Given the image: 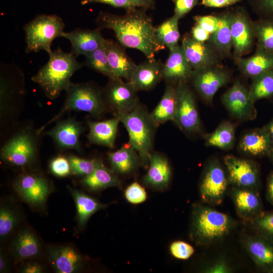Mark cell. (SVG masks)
<instances>
[{"mask_svg":"<svg viewBox=\"0 0 273 273\" xmlns=\"http://www.w3.org/2000/svg\"><path fill=\"white\" fill-rule=\"evenodd\" d=\"M192 216L191 235L199 244H207L222 238L231 227L227 215L211 208L197 206Z\"/></svg>","mask_w":273,"mask_h":273,"instance_id":"6","label":"cell"},{"mask_svg":"<svg viewBox=\"0 0 273 273\" xmlns=\"http://www.w3.org/2000/svg\"><path fill=\"white\" fill-rule=\"evenodd\" d=\"M230 78L229 71L216 65L193 70L190 79L201 98L210 103L218 90L228 82Z\"/></svg>","mask_w":273,"mask_h":273,"instance_id":"9","label":"cell"},{"mask_svg":"<svg viewBox=\"0 0 273 273\" xmlns=\"http://www.w3.org/2000/svg\"><path fill=\"white\" fill-rule=\"evenodd\" d=\"M18 215L14 210L7 205L0 208V237L5 239L14 230L18 222Z\"/></svg>","mask_w":273,"mask_h":273,"instance_id":"41","label":"cell"},{"mask_svg":"<svg viewBox=\"0 0 273 273\" xmlns=\"http://www.w3.org/2000/svg\"><path fill=\"white\" fill-rule=\"evenodd\" d=\"M221 100L231 114L238 119L253 120L256 116L254 103L250 98L249 90L239 80L223 94Z\"/></svg>","mask_w":273,"mask_h":273,"instance_id":"13","label":"cell"},{"mask_svg":"<svg viewBox=\"0 0 273 273\" xmlns=\"http://www.w3.org/2000/svg\"><path fill=\"white\" fill-rule=\"evenodd\" d=\"M242 0H201L200 4L210 8H221L232 6Z\"/></svg>","mask_w":273,"mask_h":273,"instance_id":"50","label":"cell"},{"mask_svg":"<svg viewBox=\"0 0 273 273\" xmlns=\"http://www.w3.org/2000/svg\"><path fill=\"white\" fill-rule=\"evenodd\" d=\"M235 139V127L227 121L220 124L212 133L205 136L206 145L225 150L232 148Z\"/></svg>","mask_w":273,"mask_h":273,"instance_id":"34","label":"cell"},{"mask_svg":"<svg viewBox=\"0 0 273 273\" xmlns=\"http://www.w3.org/2000/svg\"><path fill=\"white\" fill-rule=\"evenodd\" d=\"M193 70L219 65L220 58L206 42L195 40L191 34H185L180 44Z\"/></svg>","mask_w":273,"mask_h":273,"instance_id":"14","label":"cell"},{"mask_svg":"<svg viewBox=\"0 0 273 273\" xmlns=\"http://www.w3.org/2000/svg\"><path fill=\"white\" fill-rule=\"evenodd\" d=\"M179 19L173 15L155 28L156 37L158 42L169 51L178 44L180 33Z\"/></svg>","mask_w":273,"mask_h":273,"instance_id":"33","label":"cell"},{"mask_svg":"<svg viewBox=\"0 0 273 273\" xmlns=\"http://www.w3.org/2000/svg\"><path fill=\"white\" fill-rule=\"evenodd\" d=\"M137 91L122 79H109L103 91L106 105L114 114H123L132 110L140 103Z\"/></svg>","mask_w":273,"mask_h":273,"instance_id":"10","label":"cell"},{"mask_svg":"<svg viewBox=\"0 0 273 273\" xmlns=\"http://www.w3.org/2000/svg\"><path fill=\"white\" fill-rule=\"evenodd\" d=\"M256 224L262 233L273 237V213L259 217L256 221Z\"/></svg>","mask_w":273,"mask_h":273,"instance_id":"49","label":"cell"},{"mask_svg":"<svg viewBox=\"0 0 273 273\" xmlns=\"http://www.w3.org/2000/svg\"><path fill=\"white\" fill-rule=\"evenodd\" d=\"M249 90L250 99L254 103L260 99L273 96V69L252 79Z\"/></svg>","mask_w":273,"mask_h":273,"instance_id":"37","label":"cell"},{"mask_svg":"<svg viewBox=\"0 0 273 273\" xmlns=\"http://www.w3.org/2000/svg\"><path fill=\"white\" fill-rule=\"evenodd\" d=\"M69 190L76 205L77 220L79 228L82 229L85 225L93 214L108 206L77 189L69 188Z\"/></svg>","mask_w":273,"mask_h":273,"instance_id":"32","label":"cell"},{"mask_svg":"<svg viewBox=\"0 0 273 273\" xmlns=\"http://www.w3.org/2000/svg\"><path fill=\"white\" fill-rule=\"evenodd\" d=\"M228 185L225 173L216 161L207 167L200 184V194L205 201L218 204L221 200Z\"/></svg>","mask_w":273,"mask_h":273,"instance_id":"15","label":"cell"},{"mask_svg":"<svg viewBox=\"0 0 273 273\" xmlns=\"http://www.w3.org/2000/svg\"><path fill=\"white\" fill-rule=\"evenodd\" d=\"M84 128L78 121L68 118L59 121L51 130L47 132L62 149L81 150L79 138Z\"/></svg>","mask_w":273,"mask_h":273,"instance_id":"20","label":"cell"},{"mask_svg":"<svg viewBox=\"0 0 273 273\" xmlns=\"http://www.w3.org/2000/svg\"><path fill=\"white\" fill-rule=\"evenodd\" d=\"M163 63L148 60L136 65L128 81L136 91L149 90L163 79Z\"/></svg>","mask_w":273,"mask_h":273,"instance_id":"19","label":"cell"},{"mask_svg":"<svg viewBox=\"0 0 273 273\" xmlns=\"http://www.w3.org/2000/svg\"><path fill=\"white\" fill-rule=\"evenodd\" d=\"M36 144L33 136L26 132L13 137L2 148V158L13 165L24 167L34 159Z\"/></svg>","mask_w":273,"mask_h":273,"instance_id":"12","label":"cell"},{"mask_svg":"<svg viewBox=\"0 0 273 273\" xmlns=\"http://www.w3.org/2000/svg\"><path fill=\"white\" fill-rule=\"evenodd\" d=\"M81 183L86 189L94 192L121 186V181L116 174L105 166L101 161L91 174L83 177Z\"/></svg>","mask_w":273,"mask_h":273,"instance_id":"31","label":"cell"},{"mask_svg":"<svg viewBox=\"0 0 273 273\" xmlns=\"http://www.w3.org/2000/svg\"><path fill=\"white\" fill-rule=\"evenodd\" d=\"M87 138L94 144L113 148L116 138L119 120L116 117L101 121H87Z\"/></svg>","mask_w":273,"mask_h":273,"instance_id":"25","label":"cell"},{"mask_svg":"<svg viewBox=\"0 0 273 273\" xmlns=\"http://www.w3.org/2000/svg\"><path fill=\"white\" fill-rule=\"evenodd\" d=\"M233 10L217 14L218 25L206 42L217 53L221 59L229 57L233 49L231 26Z\"/></svg>","mask_w":273,"mask_h":273,"instance_id":"24","label":"cell"},{"mask_svg":"<svg viewBox=\"0 0 273 273\" xmlns=\"http://www.w3.org/2000/svg\"><path fill=\"white\" fill-rule=\"evenodd\" d=\"M231 31L236 60L251 52L255 40L254 21L244 7L238 6L233 10Z\"/></svg>","mask_w":273,"mask_h":273,"instance_id":"7","label":"cell"},{"mask_svg":"<svg viewBox=\"0 0 273 273\" xmlns=\"http://www.w3.org/2000/svg\"><path fill=\"white\" fill-rule=\"evenodd\" d=\"M43 271L42 266L35 261L25 263L21 269V272L23 273H41Z\"/></svg>","mask_w":273,"mask_h":273,"instance_id":"52","label":"cell"},{"mask_svg":"<svg viewBox=\"0 0 273 273\" xmlns=\"http://www.w3.org/2000/svg\"><path fill=\"white\" fill-rule=\"evenodd\" d=\"M172 1L174 5L173 15L180 19L196 6L199 0H172Z\"/></svg>","mask_w":273,"mask_h":273,"instance_id":"48","label":"cell"},{"mask_svg":"<svg viewBox=\"0 0 273 273\" xmlns=\"http://www.w3.org/2000/svg\"><path fill=\"white\" fill-rule=\"evenodd\" d=\"M61 37L68 39L71 46L70 52L76 57L92 53L101 48L105 38L99 28L84 29L77 28L70 32H63Z\"/></svg>","mask_w":273,"mask_h":273,"instance_id":"17","label":"cell"},{"mask_svg":"<svg viewBox=\"0 0 273 273\" xmlns=\"http://www.w3.org/2000/svg\"><path fill=\"white\" fill-rule=\"evenodd\" d=\"M111 169L116 173L127 175L134 171L141 163L139 155L129 144L108 154Z\"/></svg>","mask_w":273,"mask_h":273,"instance_id":"26","label":"cell"},{"mask_svg":"<svg viewBox=\"0 0 273 273\" xmlns=\"http://www.w3.org/2000/svg\"><path fill=\"white\" fill-rule=\"evenodd\" d=\"M66 97L61 110L46 124L39 128V134L51 123L59 119L66 112L70 111H82L99 118L106 109L103 91L90 82H71L66 89Z\"/></svg>","mask_w":273,"mask_h":273,"instance_id":"4","label":"cell"},{"mask_svg":"<svg viewBox=\"0 0 273 273\" xmlns=\"http://www.w3.org/2000/svg\"><path fill=\"white\" fill-rule=\"evenodd\" d=\"M93 4L108 5L115 8H123L125 10L136 8L153 10L156 6L155 0H81L82 6Z\"/></svg>","mask_w":273,"mask_h":273,"instance_id":"39","label":"cell"},{"mask_svg":"<svg viewBox=\"0 0 273 273\" xmlns=\"http://www.w3.org/2000/svg\"><path fill=\"white\" fill-rule=\"evenodd\" d=\"M193 19L196 23L199 25L210 34L213 33L218 27V18L216 14L205 16L197 15L194 16Z\"/></svg>","mask_w":273,"mask_h":273,"instance_id":"47","label":"cell"},{"mask_svg":"<svg viewBox=\"0 0 273 273\" xmlns=\"http://www.w3.org/2000/svg\"><path fill=\"white\" fill-rule=\"evenodd\" d=\"M84 63L90 69L107 76L109 79L117 78L113 74L107 58L105 51L102 46L85 56Z\"/></svg>","mask_w":273,"mask_h":273,"instance_id":"38","label":"cell"},{"mask_svg":"<svg viewBox=\"0 0 273 273\" xmlns=\"http://www.w3.org/2000/svg\"><path fill=\"white\" fill-rule=\"evenodd\" d=\"M124 196L128 202L133 204H140L147 199L145 189L137 182L128 186L124 191Z\"/></svg>","mask_w":273,"mask_h":273,"instance_id":"43","label":"cell"},{"mask_svg":"<svg viewBox=\"0 0 273 273\" xmlns=\"http://www.w3.org/2000/svg\"><path fill=\"white\" fill-rule=\"evenodd\" d=\"M240 148L252 155H263L271 151V141L266 127L255 129L245 133L240 142Z\"/></svg>","mask_w":273,"mask_h":273,"instance_id":"30","label":"cell"},{"mask_svg":"<svg viewBox=\"0 0 273 273\" xmlns=\"http://www.w3.org/2000/svg\"><path fill=\"white\" fill-rule=\"evenodd\" d=\"M192 72L180 46L178 44L169 50L168 57L163 64V80L167 83L175 84L180 81H187Z\"/></svg>","mask_w":273,"mask_h":273,"instance_id":"21","label":"cell"},{"mask_svg":"<svg viewBox=\"0 0 273 273\" xmlns=\"http://www.w3.org/2000/svg\"><path fill=\"white\" fill-rule=\"evenodd\" d=\"M239 69L246 76L254 78L273 69V54L256 49L251 56L236 60Z\"/></svg>","mask_w":273,"mask_h":273,"instance_id":"27","label":"cell"},{"mask_svg":"<svg viewBox=\"0 0 273 273\" xmlns=\"http://www.w3.org/2000/svg\"><path fill=\"white\" fill-rule=\"evenodd\" d=\"M169 249L173 256L180 259H188L194 252V249L191 245L180 241L171 243Z\"/></svg>","mask_w":273,"mask_h":273,"instance_id":"46","label":"cell"},{"mask_svg":"<svg viewBox=\"0 0 273 273\" xmlns=\"http://www.w3.org/2000/svg\"><path fill=\"white\" fill-rule=\"evenodd\" d=\"M126 129L128 144L138 152L141 163L149 164L156 126L145 107L139 103L131 111L114 114Z\"/></svg>","mask_w":273,"mask_h":273,"instance_id":"3","label":"cell"},{"mask_svg":"<svg viewBox=\"0 0 273 273\" xmlns=\"http://www.w3.org/2000/svg\"><path fill=\"white\" fill-rule=\"evenodd\" d=\"M235 202L238 209L244 213H252L258 210L260 201L254 192L239 190L235 195Z\"/></svg>","mask_w":273,"mask_h":273,"instance_id":"40","label":"cell"},{"mask_svg":"<svg viewBox=\"0 0 273 273\" xmlns=\"http://www.w3.org/2000/svg\"><path fill=\"white\" fill-rule=\"evenodd\" d=\"M65 24L56 14H40L26 24L23 29L25 34V53L46 51L49 56L51 46L56 38L61 37Z\"/></svg>","mask_w":273,"mask_h":273,"instance_id":"5","label":"cell"},{"mask_svg":"<svg viewBox=\"0 0 273 273\" xmlns=\"http://www.w3.org/2000/svg\"><path fill=\"white\" fill-rule=\"evenodd\" d=\"M148 10L136 8L125 10V14L118 15L101 11L97 17L98 28L112 30L119 42L124 48L137 49L148 60L165 48L157 40L153 18Z\"/></svg>","mask_w":273,"mask_h":273,"instance_id":"1","label":"cell"},{"mask_svg":"<svg viewBox=\"0 0 273 273\" xmlns=\"http://www.w3.org/2000/svg\"><path fill=\"white\" fill-rule=\"evenodd\" d=\"M224 162L232 183L243 188H249L256 185L257 171L252 163L232 155L226 156Z\"/></svg>","mask_w":273,"mask_h":273,"instance_id":"23","label":"cell"},{"mask_svg":"<svg viewBox=\"0 0 273 273\" xmlns=\"http://www.w3.org/2000/svg\"><path fill=\"white\" fill-rule=\"evenodd\" d=\"M51 172L59 177H64L71 173L70 164L68 159L62 156L53 158L50 164Z\"/></svg>","mask_w":273,"mask_h":273,"instance_id":"45","label":"cell"},{"mask_svg":"<svg viewBox=\"0 0 273 273\" xmlns=\"http://www.w3.org/2000/svg\"><path fill=\"white\" fill-rule=\"evenodd\" d=\"M50 264L59 273H73L81 270L85 263L83 256L70 245L54 246L47 251Z\"/></svg>","mask_w":273,"mask_h":273,"instance_id":"16","label":"cell"},{"mask_svg":"<svg viewBox=\"0 0 273 273\" xmlns=\"http://www.w3.org/2000/svg\"><path fill=\"white\" fill-rule=\"evenodd\" d=\"M171 169L167 158L159 153H152L149 167L142 179L144 185L156 190H163L169 185Z\"/></svg>","mask_w":273,"mask_h":273,"instance_id":"22","label":"cell"},{"mask_svg":"<svg viewBox=\"0 0 273 273\" xmlns=\"http://www.w3.org/2000/svg\"><path fill=\"white\" fill-rule=\"evenodd\" d=\"M271 141V152L273 158V119L266 126Z\"/></svg>","mask_w":273,"mask_h":273,"instance_id":"55","label":"cell"},{"mask_svg":"<svg viewBox=\"0 0 273 273\" xmlns=\"http://www.w3.org/2000/svg\"><path fill=\"white\" fill-rule=\"evenodd\" d=\"M176 107V84L167 83L164 94L156 107L150 113L156 126L173 121Z\"/></svg>","mask_w":273,"mask_h":273,"instance_id":"29","label":"cell"},{"mask_svg":"<svg viewBox=\"0 0 273 273\" xmlns=\"http://www.w3.org/2000/svg\"><path fill=\"white\" fill-rule=\"evenodd\" d=\"M268 194L270 201L273 202V173L270 174L268 178Z\"/></svg>","mask_w":273,"mask_h":273,"instance_id":"54","label":"cell"},{"mask_svg":"<svg viewBox=\"0 0 273 273\" xmlns=\"http://www.w3.org/2000/svg\"><path fill=\"white\" fill-rule=\"evenodd\" d=\"M191 34L195 40L202 42H206L210 36L208 32L196 23L192 28Z\"/></svg>","mask_w":273,"mask_h":273,"instance_id":"51","label":"cell"},{"mask_svg":"<svg viewBox=\"0 0 273 273\" xmlns=\"http://www.w3.org/2000/svg\"><path fill=\"white\" fill-rule=\"evenodd\" d=\"M48 62L31 77V80L42 89L46 96L54 100L71 83L70 79L84 63L78 62L71 52L67 53L58 48L49 56Z\"/></svg>","mask_w":273,"mask_h":273,"instance_id":"2","label":"cell"},{"mask_svg":"<svg viewBox=\"0 0 273 273\" xmlns=\"http://www.w3.org/2000/svg\"><path fill=\"white\" fill-rule=\"evenodd\" d=\"M248 3L259 18L273 19V0H248Z\"/></svg>","mask_w":273,"mask_h":273,"instance_id":"44","label":"cell"},{"mask_svg":"<svg viewBox=\"0 0 273 273\" xmlns=\"http://www.w3.org/2000/svg\"><path fill=\"white\" fill-rule=\"evenodd\" d=\"M254 27L256 49L273 54V19L259 17Z\"/></svg>","mask_w":273,"mask_h":273,"instance_id":"36","label":"cell"},{"mask_svg":"<svg viewBox=\"0 0 273 273\" xmlns=\"http://www.w3.org/2000/svg\"><path fill=\"white\" fill-rule=\"evenodd\" d=\"M176 107L174 121L179 128L189 133H199L201 124L195 98L187 81L176 84Z\"/></svg>","mask_w":273,"mask_h":273,"instance_id":"8","label":"cell"},{"mask_svg":"<svg viewBox=\"0 0 273 273\" xmlns=\"http://www.w3.org/2000/svg\"><path fill=\"white\" fill-rule=\"evenodd\" d=\"M11 250L15 260L22 261L37 256L40 252V244L33 232L24 229L14 238Z\"/></svg>","mask_w":273,"mask_h":273,"instance_id":"28","label":"cell"},{"mask_svg":"<svg viewBox=\"0 0 273 273\" xmlns=\"http://www.w3.org/2000/svg\"><path fill=\"white\" fill-rule=\"evenodd\" d=\"M8 268V262L6 256L3 252L0 253V272H6Z\"/></svg>","mask_w":273,"mask_h":273,"instance_id":"53","label":"cell"},{"mask_svg":"<svg viewBox=\"0 0 273 273\" xmlns=\"http://www.w3.org/2000/svg\"><path fill=\"white\" fill-rule=\"evenodd\" d=\"M103 47L114 75L129 81L137 65L126 54L124 48L119 43L105 38Z\"/></svg>","mask_w":273,"mask_h":273,"instance_id":"18","label":"cell"},{"mask_svg":"<svg viewBox=\"0 0 273 273\" xmlns=\"http://www.w3.org/2000/svg\"><path fill=\"white\" fill-rule=\"evenodd\" d=\"M248 249L255 261L267 269H273V246L269 243L259 239L250 240Z\"/></svg>","mask_w":273,"mask_h":273,"instance_id":"35","label":"cell"},{"mask_svg":"<svg viewBox=\"0 0 273 273\" xmlns=\"http://www.w3.org/2000/svg\"><path fill=\"white\" fill-rule=\"evenodd\" d=\"M13 187L19 197L31 206H43L51 192L49 181L44 177L31 174L20 175Z\"/></svg>","mask_w":273,"mask_h":273,"instance_id":"11","label":"cell"},{"mask_svg":"<svg viewBox=\"0 0 273 273\" xmlns=\"http://www.w3.org/2000/svg\"><path fill=\"white\" fill-rule=\"evenodd\" d=\"M71 173L83 177L91 174L97 167L100 161L96 159H85L74 155L68 157Z\"/></svg>","mask_w":273,"mask_h":273,"instance_id":"42","label":"cell"}]
</instances>
